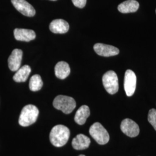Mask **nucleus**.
Listing matches in <instances>:
<instances>
[{
  "label": "nucleus",
  "mask_w": 156,
  "mask_h": 156,
  "mask_svg": "<svg viewBox=\"0 0 156 156\" xmlns=\"http://www.w3.org/2000/svg\"><path fill=\"white\" fill-rule=\"evenodd\" d=\"M103 85L110 94H115L119 90V81L117 74L113 71L106 72L102 77Z\"/></svg>",
  "instance_id": "obj_5"
},
{
  "label": "nucleus",
  "mask_w": 156,
  "mask_h": 156,
  "mask_svg": "<svg viewBox=\"0 0 156 156\" xmlns=\"http://www.w3.org/2000/svg\"><path fill=\"white\" fill-rule=\"evenodd\" d=\"M55 72L56 77L64 79L69 76L71 73V69L69 64L65 62H58L55 68Z\"/></svg>",
  "instance_id": "obj_15"
},
{
  "label": "nucleus",
  "mask_w": 156,
  "mask_h": 156,
  "mask_svg": "<svg viewBox=\"0 0 156 156\" xmlns=\"http://www.w3.org/2000/svg\"><path fill=\"white\" fill-rule=\"evenodd\" d=\"M12 4L19 12L26 16L33 17L35 15L33 6L26 0H11Z\"/></svg>",
  "instance_id": "obj_8"
},
{
  "label": "nucleus",
  "mask_w": 156,
  "mask_h": 156,
  "mask_svg": "<svg viewBox=\"0 0 156 156\" xmlns=\"http://www.w3.org/2000/svg\"><path fill=\"white\" fill-rule=\"evenodd\" d=\"M69 28L68 23L62 19H56L50 23V31L55 34H65L68 32Z\"/></svg>",
  "instance_id": "obj_12"
},
{
  "label": "nucleus",
  "mask_w": 156,
  "mask_h": 156,
  "mask_svg": "<svg viewBox=\"0 0 156 156\" xmlns=\"http://www.w3.org/2000/svg\"><path fill=\"white\" fill-rule=\"evenodd\" d=\"M14 37L17 41L29 42L35 38L36 34L32 30L16 28L14 30Z\"/></svg>",
  "instance_id": "obj_11"
},
{
  "label": "nucleus",
  "mask_w": 156,
  "mask_h": 156,
  "mask_svg": "<svg viewBox=\"0 0 156 156\" xmlns=\"http://www.w3.org/2000/svg\"></svg>",
  "instance_id": "obj_23"
},
{
  "label": "nucleus",
  "mask_w": 156,
  "mask_h": 156,
  "mask_svg": "<svg viewBox=\"0 0 156 156\" xmlns=\"http://www.w3.org/2000/svg\"><path fill=\"white\" fill-rule=\"evenodd\" d=\"M51 1H56V0H51Z\"/></svg>",
  "instance_id": "obj_22"
},
{
  "label": "nucleus",
  "mask_w": 156,
  "mask_h": 156,
  "mask_svg": "<svg viewBox=\"0 0 156 156\" xmlns=\"http://www.w3.org/2000/svg\"><path fill=\"white\" fill-rule=\"evenodd\" d=\"M22 50L15 49L8 58V66L12 71H17L20 67L22 60Z\"/></svg>",
  "instance_id": "obj_10"
},
{
  "label": "nucleus",
  "mask_w": 156,
  "mask_h": 156,
  "mask_svg": "<svg viewBox=\"0 0 156 156\" xmlns=\"http://www.w3.org/2000/svg\"><path fill=\"white\" fill-rule=\"evenodd\" d=\"M31 71V68L29 66H23V67H20V68L17 71L13 79L16 82H24L27 80Z\"/></svg>",
  "instance_id": "obj_17"
},
{
  "label": "nucleus",
  "mask_w": 156,
  "mask_h": 156,
  "mask_svg": "<svg viewBox=\"0 0 156 156\" xmlns=\"http://www.w3.org/2000/svg\"><path fill=\"white\" fill-rule=\"evenodd\" d=\"M89 138L84 134H78L73 140L72 145L75 150H84L89 147L90 145Z\"/></svg>",
  "instance_id": "obj_13"
},
{
  "label": "nucleus",
  "mask_w": 156,
  "mask_h": 156,
  "mask_svg": "<svg viewBox=\"0 0 156 156\" xmlns=\"http://www.w3.org/2000/svg\"><path fill=\"white\" fill-rule=\"evenodd\" d=\"M79 156H84V155H83V154H80V155H79Z\"/></svg>",
  "instance_id": "obj_21"
},
{
  "label": "nucleus",
  "mask_w": 156,
  "mask_h": 156,
  "mask_svg": "<svg viewBox=\"0 0 156 156\" xmlns=\"http://www.w3.org/2000/svg\"><path fill=\"white\" fill-rule=\"evenodd\" d=\"M90 115L89 107L87 105L80 106L76 112L75 116V122L79 125H83L86 123L87 119Z\"/></svg>",
  "instance_id": "obj_16"
},
{
  "label": "nucleus",
  "mask_w": 156,
  "mask_h": 156,
  "mask_svg": "<svg viewBox=\"0 0 156 156\" xmlns=\"http://www.w3.org/2000/svg\"><path fill=\"white\" fill-rule=\"evenodd\" d=\"M70 136L69 128L63 125H57L50 131V142L56 147H62L67 144Z\"/></svg>",
  "instance_id": "obj_1"
},
{
  "label": "nucleus",
  "mask_w": 156,
  "mask_h": 156,
  "mask_svg": "<svg viewBox=\"0 0 156 156\" xmlns=\"http://www.w3.org/2000/svg\"><path fill=\"white\" fill-rule=\"evenodd\" d=\"M39 115L38 109L33 105H27L23 108L19 123L23 127H28L37 121Z\"/></svg>",
  "instance_id": "obj_2"
},
{
  "label": "nucleus",
  "mask_w": 156,
  "mask_h": 156,
  "mask_svg": "<svg viewBox=\"0 0 156 156\" xmlns=\"http://www.w3.org/2000/svg\"><path fill=\"white\" fill-rule=\"evenodd\" d=\"M72 1L75 6L79 8H83L86 4L87 0H72Z\"/></svg>",
  "instance_id": "obj_20"
},
{
  "label": "nucleus",
  "mask_w": 156,
  "mask_h": 156,
  "mask_svg": "<svg viewBox=\"0 0 156 156\" xmlns=\"http://www.w3.org/2000/svg\"><path fill=\"white\" fill-rule=\"evenodd\" d=\"M140 7V4L136 0H127L124 1L118 6V10L122 13H133L136 11Z\"/></svg>",
  "instance_id": "obj_14"
},
{
  "label": "nucleus",
  "mask_w": 156,
  "mask_h": 156,
  "mask_svg": "<svg viewBox=\"0 0 156 156\" xmlns=\"http://www.w3.org/2000/svg\"><path fill=\"white\" fill-rule=\"evenodd\" d=\"M43 86V82L39 75H33L30 80L29 88L33 91H37L41 89Z\"/></svg>",
  "instance_id": "obj_18"
},
{
  "label": "nucleus",
  "mask_w": 156,
  "mask_h": 156,
  "mask_svg": "<svg viewBox=\"0 0 156 156\" xmlns=\"http://www.w3.org/2000/svg\"><path fill=\"white\" fill-rule=\"evenodd\" d=\"M94 50L97 55L104 57H111L117 55L119 49L112 45L97 43L94 46Z\"/></svg>",
  "instance_id": "obj_9"
},
{
  "label": "nucleus",
  "mask_w": 156,
  "mask_h": 156,
  "mask_svg": "<svg viewBox=\"0 0 156 156\" xmlns=\"http://www.w3.org/2000/svg\"><path fill=\"white\" fill-rule=\"evenodd\" d=\"M120 128L124 134L131 138L136 137L140 134V127L138 125L129 119L123 120L121 123Z\"/></svg>",
  "instance_id": "obj_7"
},
{
  "label": "nucleus",
  "mask_w": 156,
  "mask_h": 156,
  "mask_svg": "<svg viewBox=\"0 0 156 156\" xmlns=\"http://www.w3.org/2000/svg\"><path fill=\"white\" fill-rule=\"evenodd\" d=\"M148 121L156 131V109H151L148 114Z\"/></svg>",
  "instance_id": "obj_19"
},
{
  "label": "nucleus",
  "mask_w": 156,
  "mask_h": 156,
  "mask_svg": "<svg viewBox=\"0 0 156 156\" xmlns=\"http://www.w3.org/2000/svg\"><path fill=\"white\" fill-rule=\"evenodd\" d=\"M53 106L65 114H69L76 106L75 100L66 95H60L57 96L53 102Z\"/></svg>",
  "instance_id": "obj_3"
},
{
  "label": "nucleus",
  "mask_w": 156,
  "mask_h": 156,
  "mask_svg": "<svg viewBox=\"0 0 156 156\" xmlns=\"http://www.w3.org/2000/svg\"><path fill=\"white\" fill-rule=\"evenodd\" d=\"M89 133L100 145L106 144L109 140V135L101 123H94L90 128Z\"/></svg>",
  "instance_id": "obj_4"
},
{
  "label": "nucleus",
  "mask_w": 156,
  "mask_h": 156,
  "mask_svg": "<svg viewBox=\"0 0 156 156\" xmlns=\"http://www.w3.org/2000/svg\"><path fill=\"white\" fill-rule=\"evenodd\" d=\"M136 86V76L135 73L131 69H128L125 73L124 87L126 94L131 97L134 94Z\"/></svg>",
  "instance_id": "obj_6"
}]
</instances>
